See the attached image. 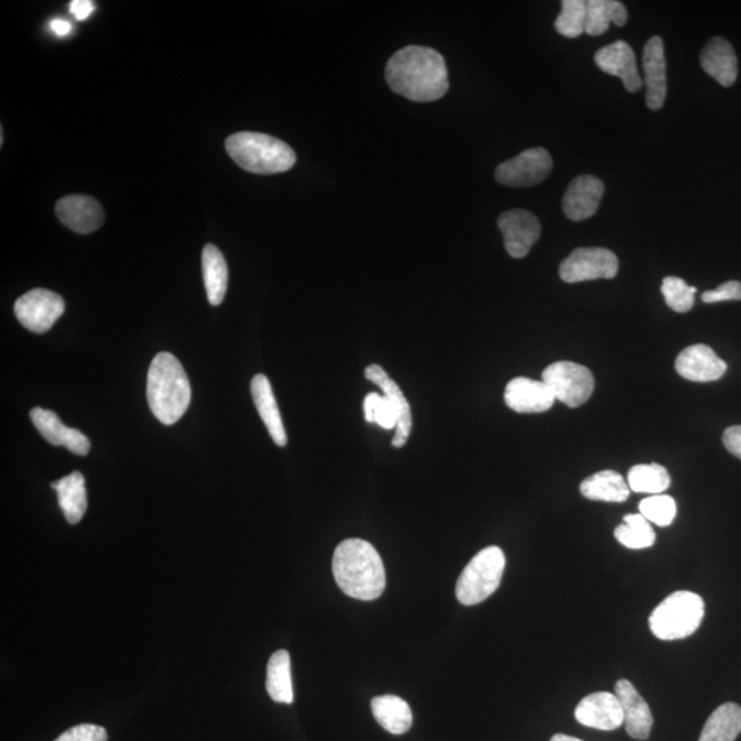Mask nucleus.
<instances>
[{
    "instance_id": "obj_1",
    "label": "nucleus",
    "mask_w": 741,
    "mask_h": 741,
    "mask_svg": "<svg viewBox=\"0 0 741 741\" xmlns=\"http://www.w3.org/2000/svg\"><path fill=\"white\" fill-rule=\"evenodd\" d=\"M386 81L395 94L414 102H434L449 90L447 64L436 50L408 46L386 65Z\"/></svg>"
},
{
    "instance_id": "obj_2",
    "label": "nucleus",
    "mask_w": 741,
    "mask_h": 741,
    "mask_svg": "<svg viewBox=\"0 0 741 741\" xmlns=\"http://www.w3.org/2000/svg\"><path fill=\"white\" fill-rule=\"evenodd\" d=\"M333 574L345 595L363 601L381 598L386 573L381 555L360 538L345 540L333 557Z\"/></svg>"
},
{
    "instance_id": "obj_3",
    "label": "nucleus",
    "mask_w": 741,
    "mask_h": 741,
    "mask_svg": "<svg viewBox=\"0 0 741 741\" xmlns=\"http://www.w3.org/2000/svg\"><path fill=\"white\" fill-rule=\"evenodd\" d=\"M148 401L153 415L165 426L175 425L192 403V384L181 361L161 352L148 373Z\"/></svg>"
},
{
    "instance_id": "obj_4",
    "label": "nucleus",
    "mask_w": 741,
    "mask_h": 741,
    "mask_svg": "<svg viewBox=\"0 0 741 741\" xmlns=\"http://www.w3.org/2000/svg\"><path fill=\"white\" fill-rule=\"evenodd\" d=\"M366 378L375 383L383 394L370 393L364 399V417L384 431H395L394 448H403L411 436L412 412L408 400L399 384L388 375L381 366L372 364L366 369Z\"/></svg>"
},
{
    "instance_id": "obj_5",
    "label": "nucleus",
    "mask_w": 741,
    "mask_h": 741,
    "mask_svg": "<svg viewBox=\"0 0 741 741\" xmlns=\"http://www.w3.org/2000/svg\"><path fill=\"white\" fill-rule=\"evenodd\" d=\"M226 149L230 157L250 174H282L297 163V155L287 143L265 133H233L227 139Z\"/></svg>"
},
{
    "instance_id": "obj_6",
    "label": "nucleus",
    "mask_w": 741,
    "mask_h": 741,
    "mask_svg": "<svg viewBox=\"0 0 741 741\" xmlns=\"http://www.w3.org/2000/svg\"><path fill=\"white\" fill-rule=\"evenodd\" d=\"M704 618V599L688 590H677L652 611L650 629L656 639L673 642L693 636Z\"/></svg>"
},
{
    "instance_id": "obj_7",
    "label": "nucleus",
    "mask_w": 741,
    "mask_h": 741,
    "mask_svg": "<svg viewBox=\"0 0 741 741\" xmlns=\"http://www.w3.org/2000/svg\"><path fill=\"white\" fill-rule=\"evenodd\" d=\"M505 555L499 547H488L472 557L456 584V598L465 606L482 603L500 587Z\"/></svg>"
},
{
    "instance_id": "obj_8",
    "label": "nucleus",
    "mask_w": 741,
    "mask_h": 741,
    "mask_svg": "<svg viewBox=\"0 0 741 741\" xmlns=\"http://www.w3.org/2000/svg\"><path fill=\"white\" fill-rule=\"evenodd\" d=\"M543 381L553 390L556 400L577 408L590 399L595 389V378L587 367L573 361H557L543 372Z\"/></svg>"
},
{
    "instance_id": "obj_9",
    "label": "nucleus",
    "mask_w": 741,
    "mask_h": 741,
    "mask_svg": "<svg viewBox=\"0 0 741 741\" xmlns=\"http://www.w3.org/2000/svg\"><path fill=\"white\" fill-rule=\"evenodd\" d=\"M65 301L46 288H33L15 301L14 314L21 325L32 333L52 330L54 323L64 315Z\"/></svg>"
},
{
    "instance_id": "obj_10",
    "label": "nucleus",
    "mask_w": 741,
    "mask_h": 741,
    "mask_svg": "<svg viewBox=\"0 0 741 741\" xmlns=\"http://www.w3.org/2000/svg\"><path fill=\"white\" fill-rule=\"evenodd\" d=\"M620 261L604 248H579L563 261L559 275L563 282L579 283L595 279H612L618 274Z\"/></svg>"
},
{
    "instance_id": "obj_11",
    "label": "nucleus",
    "mask_w": 741,
    "mask_h": 741,
    "mask_svg": "<svg viewBox=\"0 0 741 741\" xmlns=\"http://www.w3.org/2000/svg\"><path fill=\"white\" fill-rule=\"evenodd\" d=\"M554 168V161L543 148L528 149L505 161L495 170V181L509 187H532L544 182Z\"/></svg>"
},
{
    "instance_id": "obj_12",
    "label": "nucleus",
    "mask_w": 741,
    "mask_h": 741,
    "mask_svg": "<svg viewBox=\"0 0 741 741\" xmlns=\"http://www.w3.org/2000/svg\"><path fill=\"white\" fill-rule=\"evenodd\" d=\"M498 225L504 237L506 252L514 259L526 258L542 236V225L537 216L527 210L504 211L500 215Z\"/></svg>"
},
{
    "instance_id": "obj_13",
    "label": "nucleus",
    "mask_w": 741,
    "mask_h": 741,
    "mask_svg": "<svg viewBox=\"0 0 741 741\" xmlns=\"http://www.w3.org/2000/svg\"><path fill=\"white\" fill-rule=\"evenodd\" d=\"M504 400L506 406L517 414H542L553 408L556 401L547 383L523 377L506 384Z\"/></svg>"
},
{
    "instance_id": "obj_14",
    "label": "nucleus",
    "mask_w": 741,
    "mask_h": 741,
    "mask_svg": "<svg viewBox=\"0 0 741 741\" xmlns=\"http://www.w3.org/2000/svg\"><path fill=\"white\" fill-rule=\"evenodd\" d=\"M595 63L604 74L620 77L629 92L642 90L644 81L639 74L636 55L626 42L618 41L600 48L595 54Z\"/></svg>"
},
{
    "instance_id": "obj_15",
    "label": "nucleus",
    "mask_w": 741,
    "mask_h": 741,
    "mask_svg": "<svg viewBox=\"0 0 741 741\" xmlns=\"http://www.w3.org/2000/svg\"><path fill=\"white\" fill-rule=\"evenodd\" d=\"M55 214L63 225L77 233L97 231L105 221V211L97 199L88 195H68L55 205Z\"/></svg>"
},
{
    "instance_id": "obj_16",
    "label": "nucleus",
    "mask_w": 741,
    "mask_h": 741,
    "mask_svg": "<svg viewBox=\"0 0 741 741\" xmlns=\"http://www.w3.org/2000/svg\"><path fill=\"white\" fill-rule=\"evenodd\" d=\"M665 44L660 36L651 37L643 53L645 102L651 110L665 105L667 94Z\"/></svg>"
},
{
    "instance_id": "obj_17",
    "label": "nucleus",
    "mask_w": 741,
    "mask_h": 741,
    "mask_svg": "<svg viewBox=\"0 0 741 741\" xmlns=\"http://www.w3.org/2000/svg\"><path fill=\"white\" fill-rule=\"evenodd\" d=\"M576 720L581 726L599 729V731H614L623 726V711L615 694L595 693L579 701L576 709Z\"/></svg>"
},
{
    "instance_id": "obj_18",
    "label": "nucleus",
    "mask_w": 741,
    "mask_h": 741,
    "mask_svg": "<svg viewBox=\"0 0 741 741\" xmlns=\"http://www.w3.org/2000/svg\"><path fill=\"white\" fill-rule=\"evenodd\" d=\"M728 366L726 361L707 345H693L684 349L676 360L679 377L690 382H715L723 377Z\"/></svg>"
},
{
    "instance_id": "obj_19",
    "label": "nucleus",
    "mask_w": 741,
    "mask_h": 741,
    "mask_svg": "<svg viewBox=\"0 0 741 741\" xmlns=\"http://www.w3.org/2000/svg\"><path fill=\"white\" fill-rule=\"evenodd\" d=\"M30 415L39 433L54 447H65L72 454L79 456H86L90 453V439L77 428L66 427L55 412L33 408Z\"/></svg>"
},
{
    "instance_id": "obj_20",
    "label": "nucleus",
    "mask_w": 741,
    "mask_h": 741,
    "mask_svg": "<svg viewBox=\"0 0 741 741\" xmlns=\"http://www.w3.org/2000/svg\"><path fill=\"white\" fill-rule=\"evenodd\" d=\"M603 194L604 185L598 177L578 176L566 189L565 197H563V210L573 221L587 220L598 211Z\"/></svg>"
},
{
    "instance_id": "obj_21",
    "label": "nucleus",
    "mask_w": 741,
    "mask_h": 741,
    "mask_svg": "<svg viewBox=\"0 0 741 741\" xmlns=\"http://www.w3.org/2000/svg\"><path fill=\"white\" fill-rule=\"evenodd\" d=\"M615 695L622 707L623 723H625L629 737L636 740H647L652 723H654L647 701L628 679H620L617 683Z\"/></svg>"
},
{
    "instance_id": "obj_22",
    "label": "nucleus",
    "mask_w": 741,
    "mask_h": 741,
    "mask_svg": "<svg viewBox=\"0 0 741 741\" xmlns=\"http://www.w3.org/2000/svg\"><path fill=\"white\" fill-rule=\"evenodd\" d=\"M700 65L707 75L722 87H731L738 79V57L732 44L722 37H712L700 54Z\"/></svg>"
},
{
    "instance_id": "obj_23",
    "label": "nucleus",
    "mask_w": 741,
    "mask_h": 741,
    "mask_svg": "<svg viewBox=\"0 0 741 741\" xmlns=\"http://www.w3.org/2000/svg\"><path fill=\"white\" fill-rule=\"evenodd\" d=\"M250 392H252L255 408H258L270 436L274 439L277 447H286L287 434L284 431L281 411H279L270 379L263 375V373H259V375L252 379V383H250Z\"/></svg>"
},
{
    "instance_id": "obj_24",
    "label": "nucleus",
    "mask_w": 741,
    "mask_h": 741,
    "mask_svg": "<svg viewBox=\"0 0 741 741\" xmlns=\"http://www.w3.org/2000/svg\"><path fill=\"white\" fill-rule=\"evenodd\" d=\"M52 488L57 492L61 510L64 511L66 521L70 525H77L87 511V490L86 479L81 472L75 471L57 482L52 483Z\"/></svg>"
},
{
    "instance_id": "obj_25",
    "label": "nucleus",
    "mask_w": 741,
    "mask_h": 741,
    "mask_svg": "<svg viewBox=\"0 0 741 741\" xmlns=\"http://www.w3.org/2000/svg\"><path fill=\"white\" fill-rule=\"evenodd\" d=\"M372 715L384 731L392 734H403L412 727L411 707L404 699L394 695H383L371 701Z\"/></svg>"
},
{
    "instance_id": "obj_26",
    "label": "nucleus",
    "mask_w": 741,
    "mask_h": 741,
    "mask_svg": "<svg viewBox=\"0 0 741 741\" xmlns=\"http://www.w3.org/2000/svg\"><path fill=\"white\" fill-rule=\"evenodd\" d=\"M579 490L584 498L606 503H623L632 492L625 478L612 470L600 471L585 479Z\"/></svg>"
},
{
    "instance_id": "obj_27",
    "label": "nucleus",
    "mask_w": 741,
    "mask_h": 741,
    "mask_svg": "<svg viewBox=\"0 0 741 741\" xmlns=\"http://www.w3.org/2000/svg\"><path fill=\"white\" fill-rule=\"evenodd\" d=\"M203 275L209 304L219 306L228 287V266L225 255L215 244H206L203 250Z\"/></svg>"
},
{
    "instance_id": "obj_28",
    "label": "nucleus",
    "mask_w": 741,
    "mask_h": 741,
    "mask_svg": "<svg viewBox=\"0 0 741 741\" xmlns=\"http://www.w3.org/2000/svg\"><path fill=\"white\" fill-rule=\"evenodd\" d=\"M266 693L276 704H293L292 660L287 651H276L270 657L266 666Z\"/></svg>"
},
{
    "instance_id": "obj_29",
    "label": "nucleus",
    "mask_w": 741,
    "mask_h": 741,
    "mask_svg": "<svg viewBox=\"0 0 741 741\" xmlns=\"http://www.w3.org/2000/svg\"><path fill=\"white\" fill-rule=\"evenodd\" d=\"M628 22V10L618 0H589L587 2V25L585 33L600 36L609 31L610 24L623 26Z\"/></svg>"
},
{
    "instance_id": "obj_30",
    "label": "nucleus",
    "mask_w": 741,
    "mask_h": 741,
    "mask_svg": "<svg viewBox=\"0 0 741 741\" xmlns=\"http://www.w3.org/2000/svg\"><path fill=\"white\" fill-rule=\"evenodd\" d=\"M741 732V707L726 704L707 720L699 741H734Z\"/></svg>"
},
{
    "instance_id": "obj_31",
    "label": "nucleus",
    "mask_w": 741,
    "mask_h": 741,
    "mask_svg": "<svg viewBox=\"0 0 741 741\" xmlns=\"http://www.w3.org/2000/svg\"><path fill=\"white\" fill-rule=\"evenodd\" d=\"M671 483L666 468L656 464L634 466L628 473L629 488L636 493L661 494Z\"/></svg>"
},
{
    "instance_id": "obj_32",
    "label": "nucleus",
    "mask_w": 741,
    "mask_h": 741,
    "mask_svg": "<svg viewBox=\"0 0 741 741\" xmlns=\"http://www.w3.org/2000/svg\"><path fill=\"white\" fill-rule=\"evenodd\" d=\"M615 538L629 549L650 548L655 544V532L642 514L623 516L622 525L615 528Z\"/></svg>"
},
{
    "instance_id": "obj_33",
    "label": "nucleus",
    "mask_w": 741,
    "mask_h": 741,
    "mask_svg": "<svg viewBox=\"0 0 741 741\" xmlns=\"http://www.w3.org/2000/svg\"><path fill=\"white\" fill-rule=\"evenodd\" d=\"M587 25V2L584 0H563L562 11L555 21V30L562 36L576 39L581 36Z\"/></svg>"
},
{
    "instance_id": "obj_34",
    "label": "nucleus",
    "mask_w": 741,
    "mask_h": 741,
    "mask_svg": "<svg viewBox=\"0 0 741 741\" xmlns=\"http://www.w3.org/2000/svg\"><path fill=\"white\" fill-rule=\"evenodd\" d=\"M661 292L668 308L678 314H687L695 305V294L698 288L688 286L682 277L668 276L663 279Z\"/></svg>"
},
{
    "instance_id": "obj_35",
    "label": "nucleus",
    "mask_w": 741,
    "mask_h": 741,
    "mask_svg": "<svg viewBox=\"0 0 741 741\" xmlns=\"http://www.w3.org/2000/svg\"><path fill=\"white\" fill-rule=\"evenodd\" d=\"M639 509L645 520L661 527L671 526L677 515L676 501L667 494L651 495L640 503Z\"/></svg>"
},
{
    "instance_id": "obj_36",
    "label": "nucleus",
    "mask_w": 741,
    "mask_h": 741,
    "mask_svg": "<svg viewBox=\"0 0 741 741\" xmlns=\"http://www.w3.org/2000/svg\"><path fill=\"white\" fill-rule=\"evenodd\" d=\"M54 741H108L106 729L94 723H81L61 734Z\"/></svg>"
},
{
    "instance_id": "obj_37",
    "label": "nucleus",
    "mask_w": 741,
    "mask_h": 741,
    "mask_svg": "<svg viewBox=\"0 0 741 741\" xmlns=\"http://www.w3.org/2000/svg\"><path fill=\"white\" fill-rule=\"evenodd\" d=\"M701 299L706 304L721 303V301H741V282L729 281L723 283L720 287L706 292L701 295Z\"/></svg>"
},
{
    "instance_id": "obj_38",
    "label": "nucleus",
    "mask_w": 741,
    "mask_h": 741,
    "mask_svg": "<svg viewBox=\"0 0 741 741\" xmlns=\"http://www.w3.org/2000/svg\"><path fill=\"white\" fill-rule=\"evenodd\" d=\"M722 443L729 453L741 460V426L727 428L722 436Z\"/></svg>"
},
{
    "instance_id": "obj_39",
    "label": "nucleus",
    "mask_w": 741,
    "mask_h": 741,
    "mask_svg": "<svg viewBox=\"0 0 741 741\" xmlns=\"http://www.w3.org/2000/svg\"><path fill=\"white\" fill-rule=\"evenodd\" d=\"M69 6L70 13L79 21L87 20L95 11V3L91 0H74Z\"/></svg>"
},
{
    "instance_id": "obj_40",
    "label": "nucleus",
    "mask_w": 741,
    "mask_h": 741,
    "mask_svg": "<svg viewBox=\"0 0 741 741\" xmlns=\"http://www.w3.org/2000/svg\"><path fill=\"white\" fill-rule=\"evenodd\" d=\"M50 28H52V31L55 33V35L59 37L68 36L72 32L70 22L63 19L53 20L50 22Z\"/></svg>"
},
{
    "instance_id": "obj_41",
    "label": "nucleus",
    "mask_w": 741,
    "mask_h": 741,
    "mask_svg": "<svg viewBox=\"0 0 741 741\" xmlns=\"http://www.w3.org/2000/svg\"><path fill=\"white\" fill-rule=\"evenodd\" d=\"M551 741H582V740L573 737H567V734H555V737L551 739Z\"/></svg>"
}]
</instances>
